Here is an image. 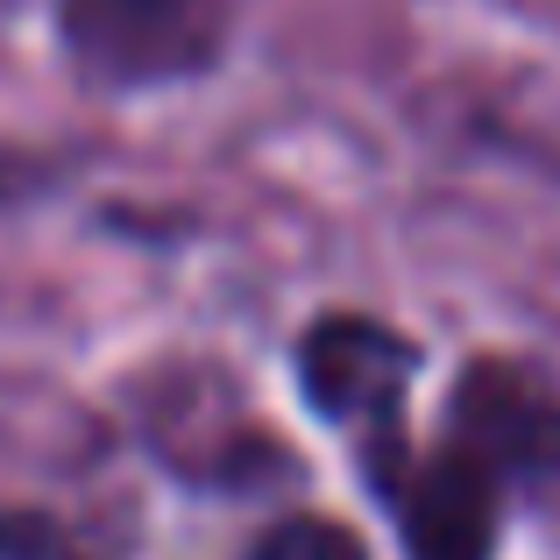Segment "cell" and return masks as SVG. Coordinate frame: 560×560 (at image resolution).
Segmentation results:
<instances>
[{"instance_id": "cell-1", "label": "cell", "mask_w": 560, "mask_h": 560, "mask_svg": "<svg viewBox=\"0 0 560 560\" xmlns=\"http://www.w3.org/2000/svg\"><path fill=\"white\" fill-rule=\"evenodd\" d=\"M419 376V348L390 334L383 319L327 313L299 341V383L319 419H334L355 447L362 476H390V462L411 447L405 440V390Z\"/></svg>"}, {"instance_id": "cell-2", "label": "cell", "mask_w": 560, "mask_h": 560, "mask_svg": "<svg viewBox=\"0 0 560 560\" xmlns=\"http://www.w3.org/2000/svg\"><path fill=\"white\" fill-rule=\"evenodd\" d=\"M242 0H57L71 57L107 85H178L220 65Z\"/></svg>"}, {"instance_id": "cell-3", "label": "cell", "mask_w": 560, "mask_h": 560, "mask_svg": "<svg viewBox=\"0 0 560 560\" xmlns=\"http://www.w3.org/2000/svg\"><path fill=\"white\" fill-rule=\"evenodd\" d=\"M376 504L390 511L397 547L405 560H497V539H504V504L511 490L462 454L447 433H440L433 454H397L390 476L370 482Z\"/></svg>"}, {"instance_id": "cell-4", "label": "cell", "mask_w": 560, "mask_h": 560, "mask_svg": "<svg viewBox=\"0 0 560 560\" xmlns=\"http://www.w3.org/2000/svg\"><path fill=\"white\" fill-rule=\"evenodd\" d=\"M440 433L504 490H560V390L525 362H468Z\"/></svg>"}, {"instance_id": "cell-5", "label": "cell", "mask_w": 560, "mask_h": 560, "mask_svg": "<svg viewBox=\"0 0 560 560\" xmlns=\"http://www.w3.org/2000/svg\"><path fill=\"white\" fill-rule=\"evenodd\" d=\"M242 560H370L355 533H348L341 518H319V511H291V518L262 525L256 539H248Z\"/></svg>"}]
</instances>
